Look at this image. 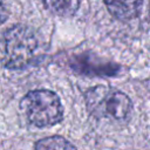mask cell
<instances>
[{
  "label": "cell",
  "instance_id": "cell-7",
  "mask_svg": "<svg viewBox=\"0 0 150 150\" xmlns=\"http://www.w3.org/2000/svg\"><path fill=\"white\" fill-rule=\"evenodd\" d=\"M34 150H76V148L61 136H52L38 141Z\"/></svg>",
  "mask_w": 150,
  "mask_h": 150
},
{
  "label": "cell",
  "instance_id": "cell-6",
  "mask_svg": "<svg viewBox=\"0 0 150 150\" xmlns=\"http://www.w3.org/2000/svg\"><path fill=\"white\" fill-rule=\"evenodd\" d=\"M43 7L54 15L70 18L80 7V0H40Z\"/></svg>",
  "mask_w": 150,
  "mask_h": 150
},
{
  "label": "cell",
  "instance_id": "cell-5",
  "mask_svg": "<svg viewBox=\"0 0 150 150\" xmlns=\"http://www.w3.org/2000/svg\"><path fill=\"white\" fill-rule=\"evenodd\" d=\"M108 12L117 20L128 21L141 13L143 0H103Z\"/></svg>",
  "mask_w": 150,
  "mask_h": 150
},
{
  "label": "cell",
  "instance_id": "cell-3",
  "mask_svg": "<svg viewBox=\"0 0 150 150\" xmlns=\"http://www.w3.org/2000/svg\"><path fill=\"white\" fill-rule=\"evenodd\" d=\"M20 108L26 118L39 128L54 125L63 116V108L59 96L47 89H36L27 93L21 98Z\"/></svg>",
  "mask_w": 150,
  "mask_h": 150
},
{
  "label": "cell",
  "instance_id": "cell-2",
  "mask_svg": "<svg viewBox=\"0 0 150 150\" xmlns=\"http://www.w3.org/2000/svg\"><path fill=\"white\" fill-rule=\"evenodd\" d=\"M84 100L89 114L96 118L122 121L129 117L132 110V103L128 95L107 86H96L88 89Z\"/></svg>",
  "mask_w": 150,
  "mask_h": 150
},
{
  "label": "cell",
  "instance_id": "cell-8",
  "mask_svg": "<svg viewBox=\"0 0 150 150\" xmlns=\"http://www.w3.org/2000/svg\"><path fill=\"white\" fill-rule=\"evenodd\" d=\"M7 19H8V11L4 5V2L0 0V25H2Z\"/></svg>",
  "mask_w": 150,
  "mask_h": 150
},
{
  "label": "cell",
  "instance_id": "cell-4",
  "mask_svg": "<svg viewBox=\"0 0 150 150\" xmlns=\"http://www.w3.org/2000/svg\"><path fill=\"white\" fill-rule=\"evenodd\" d=\"M69 67L87 76H114L120 69L118 64L103 61L89 54H80L69 59Z\"/></svg>",
  "mask_w": 150,
  "mask_h": 150
},
{
  "label": "cell",
  "instance_id": "cell-1",
  "mask_svg": "<svg viewBox=\"0 0 150 150\" xmlns=\"http://www.w3.org/2000/svg\"><path fill=\"white\" fill-rule=\"evenodd\" d=\"M38 48L33 30L23 25L12 26L0 33V64L8 69L27 67Z\"/></svg>",
  "mask_w": 150,
  "mask_h": 150
}]
</instances>
